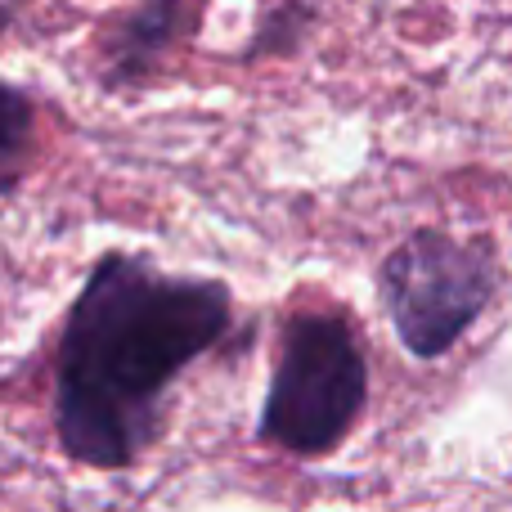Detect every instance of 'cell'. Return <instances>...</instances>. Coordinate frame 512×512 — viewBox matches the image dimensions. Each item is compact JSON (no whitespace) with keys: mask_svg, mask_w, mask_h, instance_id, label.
<instances>
[{"mask_svg":"<svg viewBox=\"0 0 512 512\" xmlns=\"http://www.w3.org/2000/svg\"><path fill=\"white\" fill-rule=\"evenodd\" d=\"M234 292L171 274L144 252H104L63 319L54 436L72 463L126 472L167 427L176 382L230 337Z\"/></svg>","mask_w":512,"mask_h":512,"instance_id":"obj_1","label":"cell"},{"mask_svg":"<svg viewBox=\"0 0 512 512\" xmlns=\"http://www.w3.org/2000/svg\"><path fill=\"white\" fill-rule=\"evenodd\" d=\"M369 409V360L346 310H297L283 324L256 441L292 459H328Z\"/></svg>","mask_w":512,"mask_h":512,"instance_id":"obj_2","label":"cell"},{"mask_svg":"<svg viewBox=\"0 0 512 512\" xmlns=\"http://www.w3.org/2000/svg\"><path fill=\"white\" fill-rule=\"evenodd\" d=\"M499 288V252L490 234L459 239L450 230L405 234L378 265V297L396 328L400 346L414 360L432 364L463 342L486 315Z\"/></svg>","mask_w":512,"mask_h":512,"instance_id":"obj_3","label":"cell"},{"mask_svg":"<svg viewBox=\"0 0 512 512\" xmlns=\"http://www.w3.org/2000/svg\"><path fill=\"white\" fill-rule=\"evenodd\" d=\"M203 14L194 0H140L108 18L99 36V81L104 90L149 86L162 63L198 32Z\"/></svg>","mask_w":512,"mask_h":512,"instance_id":"obj_4","label":"cell"},{"mask_svg":"<svg viewBox=\"0 0 512 512\" xmlns=\"http://www.w3.org/2000/svg\"><path fill=\"white\" fill-rule=\"evenodd\" d=\"M36 144V104L27 90L0 77V194H14L32 162Z\"/></svg>","mask_w":512,"mask_h":512,"instance_id":"obj_5","label":"cell"},{"mask_svg":"<svg viewBox=\"0 0 512 512\" xmlns=\"http://www.w3.org/2000/svg\"><path fill=\"white\" fill-rule=\"evenodd\" d=\"M310 23H315V5L310 0H279L261 14L243 59H261V54H288L306 41Z\"/></svg>","mask_w":512,"mask_h":512,"instance_id":"obj_6","label":"cell"},{"mask_svg":"<svg viewBox=\"0 0 512 512\" xmlns=\"http://www.w3.org/2000/svg\"><path fill=\"white\" fill-rule=\"evenodd\" d=\"M9 14H14V9H9L5 0H0V32H5V27H9Z\"/></svg>","mask_w":512,"mask_h":512,"instance_id":"obj_7","label":"cell"}]
</instances>
